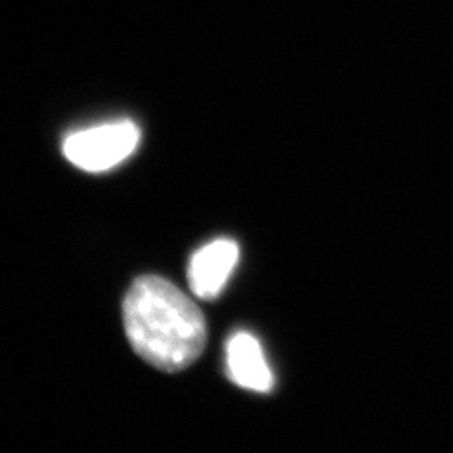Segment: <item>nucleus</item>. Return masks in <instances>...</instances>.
Instances as JSON below:
<instances>
[{
	"label": "nucleus",
	"instance_id": "nucleus-1",
	"mask_svg": "<svg viewBox=\"0 0 453 453\" xmlns=\"http://www.w3.org/2000/svg\"><path fill=\"white\" fill-rule=\"evenodd\" d=\"M123 321L134 353L165 372L194 365L207 342L202 311L158 275H143L133 282L123 303Z\"/></svg>",
	"mask_w": 453,
	"mask_h": 453
},
{
	"label": "nucleus",
	"instance_id": "nucleus-2",
	"mask_svg": "<svg viewBox=\"0 0 453 453\" xmlns=\"http://www.w3.org/2000/svg\"><path fill=\"white\" fill-rule=\"evenodd\" d=\"M138 143L140 128L130 119H123L67 134L63 153L78 168L97 173L125 162Z\"/></svg>",
	"mask_w": 453,
	"mask_h": 453
},
{
	"label": "nucleus",
	"instance_id": "nucleus-3",
	"mask_svg": "<svg viewBox=\"0 0 453 453\" xmlns=\"http://www.w3.org/2000/svg\"><path fill=\"white\" fill-rule=\"evenodd\" d=\"M239 245L230 239H217L196 250L188 264V284L198 299L219 297L239 262Z\"/></svg>",
	"mask_w": 453,
	"mask_h": 453
},
{
	"label": "nucleus",
	"instance_id": "nucleus-4",
	"mask_svg": "<svg viewBox=\"0 0 453 453\" xmlns=\"http://www.w3.org/2000/svg\"><path fill=\"white\" fill-rule=\"evenodd\" d=\"M226 374L241 388L269 393L274 376L267 365L259 341L250 333H235L226 341Z\"/></svg>",
	"mask_w": 453,
	"mask_h": 453
}]
</instances>
